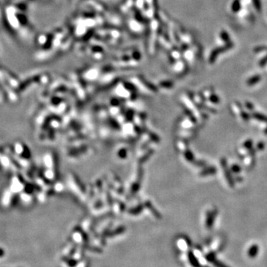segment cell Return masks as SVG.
Instances as JSON below:
<instances>
[{"label": "cell", "mask_w": 267, "mask_h": 267, "mask_svg": "<svg viewBox=\"0 0 267 267\" xmlns=\"http://www.w3.org/2000/svg\"><path fill=\"white\" fill-rule=\"evenodd\" d=\"M223 166H224L223 167H224V172H225V175H226V177H227V180H228V183H229V185H230L231 186H233V181H232V178L229 177V175H230V174L228 173V168H227V167H226V164L225 165V162H224V161H223Z\"/></svg>", "instance_id": "6da1fadb"}, {"label": "cell", "mask_w": 267, "mask_h": 267, "mask_svg": "<svg viewBox=\"0 0 267 267\" xmlns=\"http://www.w3.org/2000/svg\"><path fill=\"white\" fill-rule=\"evenodd\" d=\"M254 117H255L257 119L260 120V121L267 122V117H266L265 116H264V115H262V114H254Z\"/></svg>", "instance_id": "7a4b0ae2"}, {"label": "cell", "mask_w": 267, "mask_h": 267, "mask_svg": "<svg viewBox=\"0 0 267 267\" xmlns=\"http://www.w3.org/2000/svg\"><path fill=\"white\" fill-rule=\"evenodd\" d=\"M234 166L235 167H232V171H235V172H238L239 171H240V168H239L238 167V166Z\"/></svg>", "instance_id": "3957f363"}]
</instances>
